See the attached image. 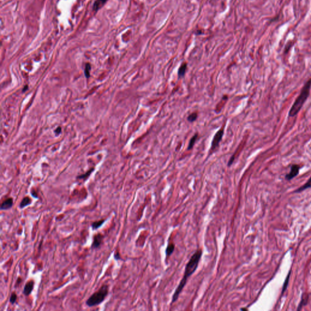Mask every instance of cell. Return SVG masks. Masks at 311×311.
Wrapping results in <instances>:
<instances>
[{"mask_svg": "<svg viewBox=\"0 0 311 311\" xmlns=\"http://www.w3.org/2000/svg\"><path fill=\"white\" fill-rule=\"evenodd\" d=\"M290 272H289V273L288 274L287 276L286 279L285 281V283H284V285H283V290H282V294H283V293L285 292V291L286 290V289L287 286L288 285V283H289V276H290Z\"/></svg>", "mask_w": 311, "mask_h": 311, "instance_id": "obj_18", "label": "cell"}, {"mask_svg": "<svg viewBox=\"0 0 311 311\" xmlns=\"http://www.w3.org/2000/svg\"><path fill=\"white\" fill-rule=\"evenodd\" d=\"M198 134H196L195 135H194L193 137H191L190 142H189V144H188V149L190 150V149H192L197 139H198Z\"/></svg>", "mask_w": 311, "mask_h": 311, "instance_id": "obj_15", "label": "cell"}, {"mask_svg": "<svg viewBox=\"0 0 311 311\" xmlns=\"http://www.w3.org/2000/svg\"><path fill=\"white\" fill-rule=\"evenodd\" d=\"M109 292V286L107 285H104L100 287L99 290L92 295L87 299V304L89 307H92L97 305H99L105 299H106V296L108 294Z\"/></svg>", "mask_w": 311, "mask_h": 311, "instance_id": "obj_3", "label": "cell"}, {"mask_svg": "<svg viewBox=\"0 0 311 311\" xmlns=\"http://www.w3.org/2000/svg\"><path fill=\"white\" fill-rule=\"evenodd\" d=\"M13 200L12 198H9L5 199L1 205V210H6L11 209L12 207Z\"/></svg>", "mask_w": 311, "mask_h": 311, "instance_id": "obj_7", "label": "cell"}, {"mask_svg": "<svg viewBox=\"0 0 311 311\" xmlns=\"http://www.w3.org/2000/svg\"><path fill=\"white\" fill-rule=\"evenodd\" d=\"M105 219H101L100 221H96V222H94L92 223V228L93 230H96L97 229L100 228L103 223L105 222Z\"/></svg>", "mask_w": 311, "mask_h": 311, "instance_id": "obj_12", "label": "cell"}, {"mask_svg": "<svg viewBox=\"0 0 311 311\" xmlns=\"http://www.w3.org/2000/svg\"><path fill=\"white\" fill-rule=\"evenodd\" d=\"M16 299H17V295H16V293L13 292L12 294H11V295L10 299H9L10 303L13 304H14L16 302Z\"/></svg>", "mask_w": 311, "mask_h": 311, "instance_id": "obj_19", "label": "cell"}, {"mask_svg": "<svg viewBox=\"0 0 311 311\" xmlns=\"http://www.w3.org/2000/svg\"><path fill=\"white\" fill-rule=\"evenodd\" d=\"M21 281H22L21 278L20 277H19V278H18L17 281H16V285H15V286L16 287V286H17V285H18V284H20V283H21Z\"/></svg>", "mask_w": 311, "mask_h": 311, "instance_id": "obj_22", "label": "cell"}, {"mask_svg": "<svg viewBox=\"0 0 311 311\" xmlns=\"http://www.w3.org/2000/svg\"><path fill=\"white\" fill-rule=\"evenodd\" d=\"M34 281L31 280V281H29L27 282V283L25 285V286L24 287V289H23V294L26 296H28L31 294V292L34 289Z\"/></svg>", "mask_w": 311, "mask_h": 311, "instance_id": "obj_8", "label": "cell"}, {"mask_svg": "<svg viewBox=\"0 0 311 311\" xmlns=\"http://www.w3.org/2000/svg\"><path fill=\"white\" fill-rule=\"evenodd\" d=\"M187 68V64L186 63H184L181 65V66L179 69V71H178V76L179 78L184 77V75L186 73Z\"/></svg>", "mask_w": 311, "mask_h": 311, "instance_id": "obj_10", "label": "cell"}, {"mask_svg": "<svg viewBox=\"0 0 311 311\" xmlns=\"http://www.w3.org/2000/svg\"><path fill=\"white\" fill-rule=\"evenodd\" d=\"M108 0H96L94 4L93 10L96 12L98 11L100 8H101Z\"/></svg>", "mask_w": 311, "mask_h": 311, "instance_id": "obj_9", "label": "cell"}, {"mask_svg": "<svg viewBox=\"0 0 311 311\" xmlns=\"http://www.w3.org/2000/svg\"><path fill=\"white\" fill-rule=\"evenodd\" d=\"M224 135V129L221 128L214 135L213 137V140L212 142V145H211V150L213 151L216 149L218 145L220 142L222 140V138Z\"/></svg>", "mask_w": 311, "mask_h": 311, "instance_id": "obj_4", "label": "cell"}, {"mask_svg": "<svg viewBox=\"0 0 311 311\" xmlns=\"http://www.w3.org/2000/svg\"><path fill=\"white\" fill-rule=\"evenodd\" d=\"M103 236L101 234L99 233V234L96 235L93 238V242L92 244V248H93V249L99 248L103 242Z\"/></svg>", "mask_w": 311, "mask_h": 311, "instance_id": "obj_6", "label": "cell"}, {"mask_svg": "<svg viewBox=\"0 0 311 311\" xmlns=\"http://www.w3.org/2000/svg\"><path fill=\"white\" fill-rule=\"evenodd\" d=\"M300 169V167L297 164H294L291 166L290 168V172L286 174V179L288 181H290L292 179H294L295 177H296L299 173Z\"/></svg>", "mask_w": 311, "mask_h": 311, "instance_id": "obj_5", "label": "cell"}, {"mask_svg": "<svg viewBox=\"0 0 311 311\" xmlns=\"http://www.w3.org/2000/svg\"><path fill=\"white\" fill-rule=\"evenodd\" d=\"M197 118H198V114L196 112H193L188 116L187 120L190 122H193L197 119Z\"/></svg>", "mask_w": 311, "mask_h": 311, "instance_id": "obj_17", "label": "cell"}, {"mask_svg": "<svg viewBox=\"0 0 311 311\" xmlns=\"http://www.w3.org/2000/svg\"><path fill=\"white\" fill-rule=\"evenodd\" d=\"M174 250V244H173V243L170 244L168 246V247H167V249H166V255H167V256H168V257L170 256V255L172 254V253L173 252Z\"/></svg>", "mask_w": 311, "mask_h": 311, "instance_id": "obj_16", "label": "cell"}, {"mask_svg": "<svg viewBox=\"0 0 311 311\" xmlns=\"http://www.w3.org/2000/svg\"><path fill=\"white\" fill-rule=\"evenodd\" d=\"M31 194H32V195L34 198H38V196L37 195H36L37 194H36V193H35V192H34V193L31 192Z\"/></svg>", "mask_w": 311, "mask_h": 311, "instance_id": "obj_23", "label": "cell"}, {"mask_svg": "<svg viewBox=\"0 0 311 311\" xmlns=\"http://www.w3.org/2000/svg\"><path fill=\"white\" fill-rule=\"evenodd\" d=\"M311 87V78L304 84L299 97L296 99L289 112V117H294L298 114L303 105L308 99L310 94Z\"/></svg>", "mask_w": 311, "mask_h": 311, "instance_id": "obj_2", "label": "cell"}, {"mask_svg": "<svg viewBox=\"0 0 311 311\" xmlns=\"http://www.w3.org/2000/svg\"><path fill=\"white\" fill-rule=\"evenodd\" d=\"M202 255V251L201 249H199L196 250L195 253L191 256L190 260L186 265L185 271H184V275L181 280L179 286L176 288L174 294L173 295V299H172V303H174V302L177 299L180 294L181 293L182 290H183L184 287L187 284V280L188 278L196 271V270L198 268V266L199 265V262L201 258V256Z\"/></svg>", "mask_w": 311, "mask_h": 311, "instance_id": "obj_1", "label": "cell"}, {"mask_svg": "<svg viewBox=\"0 0 311 311\" xmlns=\"http://www.w3.org/2000/svg\"><path fill=\"white\" fill-rule=\"evenodd\" d=\"M308 295H303L302 296V299H301V302L299 303V308H298V310H300L301 308L303 307V306L304 305H306L308 303Z\"/></svg>", "mask_w": 311, "mask_h": 311, "instance_id": "obj_13", "label": "cell"}, {"mask_svg": "<svg viewBox=\"0 0 311 311\" xmlns=\"http://www.w3.org/2000/svg\"><path fill=\"white\" fill-rule=\"evenodd\" d=\"M32 203V200L29 197H25L22 199L21 203L20 204V207L21 209H23Z\"/></svg>", "mask_w": 311, "mask_h": 311, "instance_id": "obj_11", "label": "cell"}, {"mask_svg": "<svg viewBox=\"0 0 311 311\" xmlns=\"http://www.w3.org/2000/svg\"><path fill=\"white\" fill-rule=\"evenodd\" d=\"M91 69V66L90 64L88 63V64H86V68H85V74H86V76L87 77H89V71Z\"/></svg>", "mask_w": 311, "mask_h": 311, "instance_id": "obj_20", "label": "cell"}, {"mask_svg": "<svg viewBox=\"0 0 311 311\" xmlns=\"http://www.w3.org/2000/svg\"><path fill=\"white\" fill-rule=\"evenodd\" d=\"M114 258H115V260H120V255H119V252H115V253H114Z\"/></svg>", "mask_w": 311, "mask_h": 311, "instance_id": "obj_21", "label": "cell"}, {"mask_svg": "<svg viewBox=\"0 0 311 311\" xmlns=\"http://www.w3.org/2000/svg\"><path fill=\"white\" fill-rule=\"evenodd\" d=\"M311 178L308 180V182H306V183L304 186H303L302 187L299 188V189H298L297 190H296V191H295V192H297V193H299V192H301V191H303V190H306V189H308V188H311Z\"/></svg>", "mask_w": 311, "mask_h": 311, "instance_id": "obj_14", "label": "cell"}]
</instances>
